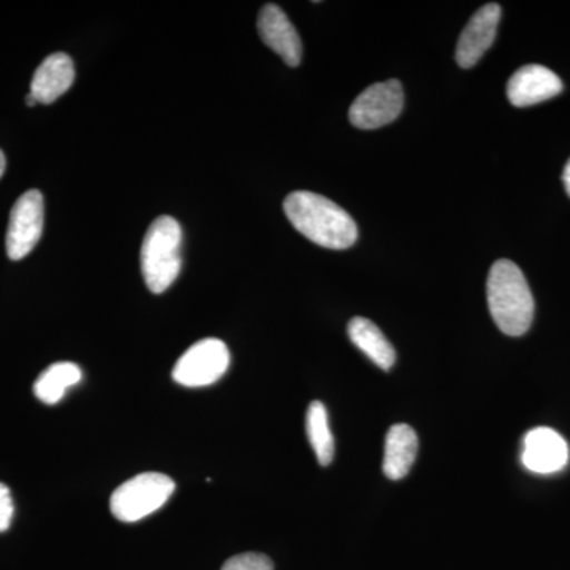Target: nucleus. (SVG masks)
Returning a JSON list of instances; mask_svg holds the SVG:
<instances>
[{
  "label": "nucleus",
  "instance_id": "obj_7",
  "mask_svg": "<svg viewBox=\"0 0 570 570\" xmlns=\"http://www.w3.org/2000/svg\"><path fill=\"white\" fill-rule=\"evenodd\" d=\"M45 202L40 190H28L11 208L7 228V255L11 261H22L32 253L43 234Z\"/></svg>",
  "mask_w": 570,
  "mask_h": 570
},
{
  "label": "nucleus",
  "instance_id": "obj_8",
  "mask_svg": "<svg viewBox=\"0 0 570 570\" xmlns=\"http://www.w3.org/2000/svg\"><path fill=\"white\" fill-rule=\"evenodd\" d=\"M521 463L535 474L560 472L569 463L568 442L551 428H534L523 438Z\"/></svg>",
  "mask_w": 570,
  "mask_h": 570
},
{
  "label": "nucleus",
  "instance_id": "obj_6",
  "mask_svg": "<svg viewBox=\"0 0 570 570\" xmlns=\"http://www.w3.org/2000/svg\"><path fill=\"white\" fill-rule=\"evenodd\" d=\"M404 107L403 86L397 80L370 86L352 104L348 119L358 129H379L395 121Z\"/></svg>",
  "mask_w": 570,
  "mask_h": 570
},
{
  "label": "nucleus",
  "instance_id": "obj_20",
  "mask_svg": "<svg viewBox=\"0 0 570 570\" xmlns=\"http://www.w3.org/2000/svg\"><path fill=\"white\" fill-rule=\"evenodd\" d=\"M6 167H7L6 156H3V153L0 151V178H2L3 171H6Z\"/></svg>",
  "mask_w": 570,
  "mask_h": 570
},
{
  "label": "nucleus",
  "instance_id": "obj_21",
  "mask_svg": "<svg viewBox=\"0 0 570 570\" xmlns=\"http://www.w3.org/2000/svg\"><path fill=\"white\" fill-rule=\"evenodd\" d=\"M26 104H28L29 107H33V105H37L39 102H37L36 97H33L32 94L29 92L28 96H26Z\"/></svg>",
  "mask_w": 570,
  "mask_h": 570
},
{
  "label": "nucleus",
  "instance_id": "obj_9",
  "mask_svg": "<svg viewBox=\"0 0 570 570\" xmlns=\"http://www.w3.org/2000/svg\"><path fill=\"white\" fill-rule=\"evenodd\" d=\"M257 29L266 47L279 55L287 66H299L303 58L302 39L281 7L266 3L258 13Z\"/></svg>",
  "mask_w": 570,
  "mask_h": 570
},
{
  "label": "nucleus",
  "instance_id": "obj_19",
  "mask_svg": "<svg viewBox=\"0 0 570 570\" xmlns=\"http://www.w3.org/2000/svg\"><path fill=\"white\" fill-rule=\"evenodd\" d=\"M562 181H564L566 190H568L570 197V159L569 163L566 164L564 174H562Z\"/></svg>",
  "mask_w": 570,
  "mask_h": 570
},
{
  "label": "nucleus",
  "instance_id": "obj_12",
  "mask_svg": "<svg viewBox=\"0 0 570 570\" xmlns=\"http://www.w3.org/2000/svg\"><path fill=\"white\" fill-rule=\"evenodd\" d=\"M75 81V66L66 52H55L33 73L31 94L39 104H52L63 96Z\"/></svg>",
  "mask_w": 570,
  "mask_h": 570
},
{
  "label": "nucleus",
  "instance_id": "obj_2",
  "mask_svg": "<svg viewBox=\"0 0 570 570\" xmlns=\"http://www.w3.org/2000/svg\"><path fill=\"white\" fill-rule=\"evenodd\" d=\"M487 299L494 324L508 336H521L534 318V298L523 272L508 258L494 262L487 281Z\"/></svg>",
  "mask_w": 570,
  "mask_h": 570
},
{
  "label": "nucleus",
  "instance_id": "obj_14",
  "mask_svg": "<svg viewBox=\"0 0 570 570\" xmlns=\"http://www.w3.org/2000/svg\"><path fill=\"white\" fill-rule=\"evenodd\" d=\"M348 337L381 370H392L396 362L395 347L370 318L355 317L347 325Z\"/></svg>",
  "mask_w": 570,
  "mask_h": 570
},
{
  "label": "nucleus",
  "instance_id": "obj_15",
  "mask_svg": "<svg viewBox=\"0 0 570 570\" xmlns=\"http://www.w3.org/2000/svg\"><path fill=\"white\" fill-rule=\"evenodd\" d=\"M82 373L80 366L70 362L55 363L45 370L33 384V393L41 403L56 404L66 396L67 390L80 384Z\"/></svg>",
  "mask_w": 570,
  "mask_h": 570
},
{
  "label": "nucleus",
  "instance_id": "obj_3",
  "mask_svg": "<svg viewBox=\"0 0 570 570\" xmlns=\"http://www.w3.org/2000/svg\"><path fill=\"white\" fill-rule=\"evenodd\" d=\"M183 230L178 220L160 216L146 232L141 245V273L153 294H164L181 272Z\"/></svg>",
  "mask_w": 570,
  "mask_h": 570
},
{
  "label": "nucleus",
  "instance_id": "obj_13",
  "mask_svg": "<svg viewBox=\"0 0 570 570\" xmlns=\"http://www.w3.org/2000/svg\"><path fill=\"white\" fill-rule=\"evenodd\" d=\"M417 433L406 423L393 425L385 438L384 464H382L384 474L392 480L406 478L417 459Z\"/></svg>",
  "mask_w": 570,
  "mask_h": 570
},
{
  "label": "nucleus",
  "instance_id": "obj_5",
  "mask_svg": "<svg viewBox=\"0 0 570 570\" xmlns=\"http://www.w3.org/2000/svg\"><path fill=\"white\" fill-rule=\"evenodd\" d=\"M230 352L224 341L208 337L184 352L174 367V379L183 387H208L227 373Z\"/></svg>",
  "mask_w": 570,
  "mask_h": 570
},
{
  "label": "nucleus",
  "instance_id": "obj_16",
  "mask_svg": "<svg viewBox=\"0 0 570 570\" xmlns=\"http://www.w3.org/2000/svg\"><path fill=\"white\" fill-rule=\"evenodd\" d=\"M306 433L318 463L328 466L335 459V439L330 430L328 414L321 401H313L306 412Z\"/></svg>",
  "mask_w": 570,
  "mask_h": 570
},
{
  "label": "nucleus",
  "instance_id": "obj_18",
  "mask_svg": "<svg viewBox=\"0 0 570 570\" xmlns=\"http://www.w3.org/2000/svg\"><path fill=\"white\" fill-rule=\"evenodd\" d=\"M13 499H11L10 489L0 483V532L7 531L13 520Z\"/></svg>",
  "mask_w": 570,
  "mask_h": 570
},
{
  "label": "nucleus",
  "instance_id": "obj_11",
  "mask_svg": "<svg viewBox=\"0 0 570 570\" xmlns=\"http://www.w3.org/2000/svg\"><path fill=\"white\" fill-rule=\"evenodd\" d=\"M561 91V78L554 71L538 63L521 67L508 82L509 102L519 108L546 102Z\"/></svg>",
  "mask_w": 570,
  "mask_h": 570
},
{
  "label": "nucleus",
  "instance_id": "obj_1",
  "mask_svg": "<svg viewBox=\"0 0 570 570\" xmlns=\"http://www.w3.org/2000/svg\"><path fill=\"white\" fill-rule=\"evenodd\" d=\"M284 212L299 234L326 249H347L358 238L351 214L324 195L306 190L288 194Z\"/></svg>",
  "mask_w": 570,
  "mask_h": 570
},
{
  "label": "nucleus",
  "instance_id": "obj_17",
  "mask_svg": "<svg viewBox=\"0 0 570 570\" xmlns=\"http://www.w3.org/2000/svg\"><path fill=\"white\" fill-rule=\"evenodd\" d=\"M223 570H273V561L262 553H243L230 558Z\"/></svg>",
  "mask_w": 570,
  "mask_h": 570
},
{
  "label": "nucleus",
  "instance_id": "obj_10",
  "mask_svg": "<svg viewBox=\"0 0 570 570\" xmlns=\"http://www.w3.org/2000/svg\"><path fill=\"white\" fill-rule=\"evenodd\" d=\"M499 20H501V7L498 3H487L469 20L456 47V62L463 69L474 67L493 45Z\"/></svg>",
  "mask_w": 570,
  "mask_h": 570
},
{
  "label": "nucleus",
  "instance_id": "obj_4",
  "mask_svg": "<svg viewBox=\"0 0 570 570\" xmlns=\"http://www.w3.org/2000/svg\"><path fill=\"white\" fill-rule=\"evenodd\" d=\"M175 489L174 480L160 472L135 475L111 494V513L124 523H135L163 508Z\"/></svg>",
  "mask_w": 570,
  "mask_h": 570
}]
</instances>
